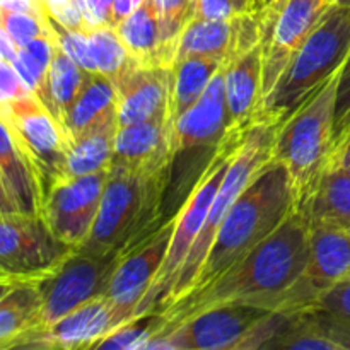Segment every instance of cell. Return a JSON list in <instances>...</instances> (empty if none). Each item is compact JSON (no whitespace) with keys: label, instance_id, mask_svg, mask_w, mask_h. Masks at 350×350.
I'll return each mask as SVG.
<instances>
[{"label":"cell","instance_id":"cell-1","mask_svg":"<svg viewBox=\"0 0 350 350\" xmlns=\"http://www.w3.org/2000/svg\"><path fill=\"white\" fill-rule=\"evenodd\" d=\"M308 253L310 221L297 208L231 269L161 311L166 323L156 337L219 304L255 303L273 311H291V293L306 272Z\"/></svg>","mask_w":350,"mask_h":350},{"label":"cell","instance_id":"cell-2","mask_svg":"<svg viewBox=\"0 0 350 350\" xmlns=\"http://www.w3.org/2000/svg\"><path fill=\"white\" fill-rule=\"evenodd\" d=\"M296 211L297 193L291 173L272 157L229 208L190 293L231 269Z\"/></svg>","mask_w":350,"mask_h":350},{"label":"cell","instance_id":"cell-3","mask_svg":"<svg viewBox=\"0 0 350 350\" xmlns=\"http://www.w3.org/2000/svg\"><path fill=\"white\" fill-rule=\"evenodd\" d=\"M226 108V65L215 74L200 101L176 122L167 164L159 228L178 217L208 167L231 137Z\"/></svg>","mask_w":350,"mask_h":350},{"label":"cell","instance_id":"cell-4","mask_svg":"<svg viewBox=\"0 0 350 350\" xmlns=\"http://www.w3.org/2000/svg\"><path fill=\"white\" fill-rule=\"evenodd\" d=\"M349 55L350 5L328 3L303 46L296 51L272 91L263 98L258 122L280 129L342 70Z\"/></svg>","mask_w":350,"mask_h":350},{"label":"cell","instance_id":"cell-5","mask_svg":"<svg viewBox=\"0 0 350 350\" xmlns=\"http://www.w3.org/2000/svg\"><path fill=\"white\" fill-rule=\"evenodd\" d=\"M167 171L137 174L109 167L91 234L79 252L115 256L159 229Z\"/></svg>","mask_w":350,"mask_h":350},{"label":"cell","instance_id":"cell-6","mask_svg":"<svg viewBox=\"0 0 350 350\" xmlns=\"http://www.w3.org/2000/svg\"><path fill=\"white\" fill-rule=\"evenodd\" d=\"M338 72L310 101L304 103L279 129L273 159L280 161L293 178L297 205L323 171L334 144Z\"/></svg>","mask_w":350,"mask_h":350},{"label":"cell","instance_id":"cell-7","mask_svg":"<svg viewBox=\"0 0 350 350\" xmlns=\"http://www.w3.org/2000/svg\"><path fill=\"white\" fill-rule=\"evenodd\" d=\"M277 132H279V126L265 122L255 123L248 130L245 140L241 142L239 149L236 150L234 159L229 166L228 174H226L214 202H212V207L208 211L207 219H205L204 228H202L197 241L193 243L183 267H181L180 275H178L176 284L171 291L170 299H167L164 310L170 308L173 303H176L178 299L187 296L191 291L229 208L232 207L239 193L248 187L250 181L255 178L260 167L273 157V144H275Z\"/></svg>","mask_w":350,"mask_h":350},{"label":"cell","instance_id":"cell-8","mask_svg":"<svg viewBox=\"0 0 350 350\" xmlns=\"http://www.w3.org/2000/svg\"><path fill=\"white\" fill-rule=\"evenodd\" d=\"M246 135L231 137V140L219 152V156L215 157L212 166L208 167L205 176L202 178L198 187L195 188L191 197L188 198L185 207L178 214L166 260H164L149 294L144 299L142 306L137 311V317L152 313V311L154 313H161L164 310L167 299H170L171 291H173L174 284H176L178 275H180L181 267H183L191 246L197 241L198 234H200L202 228H204V222L207 219L208 211H211L212 202H214L215 195H217L219 188H221L222 181H224L226 174H228L229 166H231L232 159H234L236 150L239 149Z\"/></svg>","mask_w":350,"mask_h":350},{"label":"cell","instance_id":"cell-9","mask_svg":"<svg viewBox=\"0 0 350 350\" xmlns=\"http://www.w3.org/2000/svg\"><path fill=\"white\" fill-rule=\"evenodd\" d=\"M0 282H38L75 252L57 238L43 215L0 211Z\"/></svg>","mask_w":350,"mask_h":350},{"label":"cell","instance_id":"cell-10","mask_svg":"<svg viewBox=\"0 0 350 350\" xmlns=\"http://www.w3.org/2000/svg\"><path fill=\"white\" fill-rule=\"evenodd\" d=\"M2 126L31 161L44 191L67 178L68 137L34 94L2 101Z\"/></svg>","mask_w":350,"mask_h":350},{"label":"cell","instance_id":"cell-11","mask_svg":"<svg viewBox=\"0 0 350 350\" xmlns=\"http://www.w3.org/2000/svg\"><path fill=\"white\" fill-rule=\"evenodd\" d=\"M270 311L255 303L212 306L152 338L146 350H238L246 334Z\"/></svg>","mask_w":350,"mask_h":350},{"label":"cell","instance_id":"cell-12","mask_svg":"<svg viewBox=\"0 0 350 350\" xmlns=\"http://www.w3.org/2000/svg\"><path fill=\"white\" fill-rule=\"evenodd\" d=\"M328 3V0H275L260 10L263 98L272 91L296 51L303 46Z\"/></svg>","mask_w":350,"mask_h":350},{"label":"cell","instance_id":"cell-13","mask_svg":"<svg viewBox=\"0 0 350 350\" xmlns=\"http://www.w3.org/2000/svg\"><path fill=\"white\" fill-rule=\"evenodd\" d=\"M120 256H98L75 250L53 273L38 280L43 296L40 327L55 323L88 301L105 296Z\"/></svg>","mask_w":350,"mask_h":350},{"label":"cell","instance_id":"cell-14","mask_svg":"<svg viewBox=\"0 0 350 350\" xmlns=\"http://www.w3.org/2000/svg\"><path fill=\"white\" fill-rule=\"evenodd\" d=\"M176 219L161 226L154 234L122 253L109 280L108 297L113 310V330L137 318L170 250Z\"/></svg>","mask_w":350,"mask_h":350},{"label":"cell","instance_id":"cell-15","mask_svg":"<svg viewBox=\"0 0 350 350\" xmlns=\"http://www.w3.org/2000/svg\"><path fill=\"white\" fill-rule=\"evenodd\" d=\"M106 178L108 171L64 178L43 193L41 215L57 238L75 250L81 248L91 234Z\"/></svg>","mask_w":350,"mask_h":350},{"label":"cell","instance_id":"cell-16","mask_svg":"<svg viewBox=\"0 0 350 350\" xmlns=\"http://www.w3.org/2000/svg\"><path fill=\"white\" fill-rule=\"evenodd\" d=\"M113 330V310L108 297L99 296L70 311L55 323L21 335L10 349L85 350L96 349Z\"/></svg>","mask_w":350,"mask_h":350},{"label":"cell","instance_id":"cell-17","mask_svg":"<svg viewBox=\"0 0 350 350\" xmlns=\"http://www.w3.org/2000/svg\"><path fill=\"white\" fill-rule=\"evenodd\" d=\"M260 10L229 21L193 17L180 34L176 60L187 57H207L229 64L260 43L262 38Z\"/></svg>","mask_w":350,"mask_h":350},{"label":"cell","instance_id":"cell-18","mask_svg":"<svg viewBox=\"0 0 350 350\" xmlns=\"http://www.w3.org/2000/svg\"><path fill=\"white\" fill-rule=\"evenodd\" d=\"M115 85L118 94L120 126L137 125L167 116L171 98V67L133 65L118 81H115Z\"/></svg>","mask_w":350,"mask_h":350},{"label":"cell","instance_id":"cell-19","mask_svg":"<svg viewBox=\"0 0 350 350\" xmlns=\"http://www.w3.org/2000/svg\"><path fill=\"white\" fill-rule=\"evenodd\" d=\"M173 132L167 116L137 125L120 126L111 167L137 174L167 171Z\"/></svg>","mask_w":350,"mask_h":350},{"label":"cell","instance_id":"cell-20","mask_svg":"<svg viewBox=\"0 0 350 350\" xmlns=\"http://www.w3.org/2000/svg\"><path fill=\"white\" fill-rule=\"evenodd\" d=\"M263 101V57L260 43L226 64V108L229 130L246 135L258 122Z\"/></svg>","mask_w":350,"mask_h":350},{"label":"cell","instance_id":"cell-21","mask_svg":"<svg viewBox=\"0 0 350 350\" xmlns=\"http://www.w3.org/2000/svg\"><path fill=\"white\" fill-rule=\"evenodd\" d=\"M347 277H350V229L310 222V253L301 284L318 301L325 291Z\"/></svg>","mask_w":350,"mask_h":350},{"label":"cell","instance_id":"cell-22","mask_svg":"<svg viewBox=\"0 0 350 350\" xmlns=\"http://www.w3.org/2000/svg\"><path fill=\"white\" fill-rule=\"evenodd\" d=\"M41 190L36 170L5 126L0 144V211L41 215Z\"/></svg>","mask_w":350,"mask_h":350},{"label":"cell","instance_id":"cell-23","mask_svg":"<svg viewBox=\"0 0 350 350\" xmlns=\"http://www.w3.org/2000/svg\"><path fill=\"white\" fill-rule=\"evenodd\" d=\"M115 122H118L115 82L99 72H88L81 91L65 116L64 129L68 144Z\"/></svg>","mask_w":350,"mask_h":350},{"label":"cell","instance_id":"cell-24","mask_svg":"<svg viewBox=\"0 0 350 350\" xmlns=\"http://www.w3.org/2000/svg\"><path fill=\"white\" fill-rule=\"evenodd\" d=\"M0 284V349L9 350L21 335L41 325L43 296L36 282L16 280Z\"/></svg>","mask_w":350,"mask_h":350},{"label":"cell","instance_id":"cell-25","mask_svg":"<svg viewBox=\"0 0 350 350\" xmlns=\"http://www.w3.org/2000/svg\"><path fill=\"white\" fill-rule=\"evenodd\" d=\"M311 224H337L350 229V170L325 171L297 205Z\"/></svg>","mask_w":350,"mask_h":350},{"label":"cell","instance_id":"cell-26","mask_svg":"<svg viewBox=\"0 0 350 350\" xmlns=\"http://www.w3.org/2000/svg\"><path fill=\"white\" fill-rule=\"evenodd\" d=\"M226 62L207 57H187L171 65V98L167 122L173 126L193 108Z\"/></svg>","mask_w":350,"mask_h":350},{"label":"cell","instance_id":"cell-27","mask_svg":"<svg viewBox=\"0 0 350 350\" xmlns=\"http://www.w3.org/2000/svg\"><path fill=\"white\" fill-rule=\"evenodd\" d=\"M116 33L137 65L170 67L164 57L161 21L154 0H144L135 12L116 26Z\"/></svg>","mask_w":350,"mask_h":350},{"label":"cell","instance_id":"cell-28","mask_svg":"<svg viewBox=\"0 0 350 350\" xmlns=\"http://www.w3.org/2000/svg\"><path fill=\"white\" fill-rule=\"evenodd\" d=\"M85 75H88V70L75 64L74 58L55 43L46 82H44L43 91L36 98L62 126H64L68 108L84 84Z\"/></svg>","mask_w":350,"mask_h":350},{"label":"cell","instance_id":"cell-29","mask_svg":"<svg viewBox=\"0 0 350 350\" xmlns=\"http://www.w3.org/2000/svg\"><path fill=\"white\" fill-rule=\"evenodd\" d=\"M118 129L120 123L115 122L105 129L72 140L68 144L67 178L109 171Z\"/></svg>","mask_w":350,"mask_h":350},{"label":"cell","instance_id":"cell-30","mask_svg":"<svg viewBox=\"0 0 350 350\" xmlns=\"http://www.w3.org/2000/svg\"><path fill=\"white\" fill-rule=\"evenodd\" d=\"M89 57L96 72L106 75L113 82L118 81L126 70L137 65L129 50L120 40L116 27L99 26L88 33Z\"/></svg>","mask_w":350,"mask_h":350},{"label":"cell","instance_id":"cell-31","mask_svg":"<svg viewBox=\"0 0 350 350\" xmlns=\"http://www.w3.org/2000/svg\"><path fill=\"white\" fill-rule=\"evenodd\" d=\"M53 48L55 40L51 34H48V36L31 41L26 46L19 48L12 57L5 58L16 68L24 84L34 96L43 91L51 58H53Z\"/></svg>","mask_w":350,"mask_h":350},{"label":"cell","instance_id":"cell-32","mask_svg":"<svg viewBox=\"0 0 350 350\" xmlns=\"http://www.w3.org/2000/svg\"><path fill=\"white\" fill-rule=\"evenodd\" d=\"M164 323L166 320L163 313H146L109 332L96 349L146 350L147 344L163 330Z\"/></svg>","mask_w":350,"mask_h":350},{"label":"cell","instance_id":"cell-33","mask_svg":"<svg viewBox=\"0 0 350 350\" xmlns=\"http://www.w3.org/2000/svg\"><path fill=\"white\" fill-rule=\"evenodd\" d=\"M161 21L164 57L167 65L176 60V48L185 26L193 19V0H154Z\"/></svg>","mask_w":350,"mask_h":350},{"label":"cell","instance_id":"cell-34","mask_svg":"<svg viewBox=\"0 0 350 350\" xmlns=\"http://www.w3.org/2000/svg\"><path fill=\"white\" fill-rule=\"evenodd\" d=\"M2 21V34L17 48L26 46L38 38L48 36V29L43 19L36 10L31 9H14V7L2 5L0 10Z\"/></svg>","mask_w":350,"mask_h":350},{"label":"cell","instance_id":"cell-35","mask_svg":"<svg viewBox=\"0 0 350 350\" xmlns=\"http://www.w3.org/2000/svg\"><path fill=\"white\" fill-rule=\"evenodd\" d=\"M260 9V0H193V17L198 19L229 21Z\"/></svg>","mask_w":350,"mask_h":350},{"label":"cell","instance_id":"cell-36","mask_svg":"<svg viewBox=\"0 0 350 350\" xmlns=\"http://www.w3.org/2000/svg\"><path fill=\"white\" fill-rule=\"evenodd\" d=\"M347 133H350V55L342 67L338 75L337 103H335V122H334V149L342 142Z\"/></svg>","mask_w":350,"mask_h":350},{"label":"cell","instance_id":"cell-37","mask_svg":"<svg viewBox=\"0 0 350 350\" xmlns=\"http://www.w3.org/2000/svg\"><path fill=\"white\" fill-rule=\"evenodd\" d=\"M311 318L318 330L338 345L340 350H350V318L337 317L328 311L311 308Z\"/></svg>","mask_w":350,"mask_h":350},{"label":"cell","instance_id":"cell-38","mask_svg":"<svg viewBox=\"0 0 350 350\" xmlns=\"http://www.w3.org/2000/svg\"><path fill=\"white\" fill-rule=\"evenodd\" d=\"M314 308L337 317L350 318V277L332 286L318 297Z\"/></svg>","mask_w":350,"mask_h":350},{"label":"cell","instance_id":"cell-39","mask_svg":"<svg viewBox=\"0 0 350 350\" xmlns=\"http://www.w3.org/2000/svg\"><path fill=\"white\" fill-rule=\"evenodd\" d=\"M0 68H2V101L29 94L31 91L27 89V85L24 84V81L21 79V75L17 74L16 68L10 65L9 60L2 58ZM31 94H33V92H31Z\"/></svg>","mask_w":350,"mask_h":350},{"label":"cell","instance_id":"cell-40","mask_svg":"<svg viewBox=\"0 0 350 350\" xmlns=\"http://www.w3.org/2000/svg\"><path fill=\"white\" fill-rule=\"evenodd\" d=\"M334 170H350V133L338 146L330 150L321 173Z\"/></svg>","mask_w":350,"mask_h":350},{"label":"cell","instance_id":"cell-41","mask_svg":"<svg viewBox=\"0 0 350 350\" xmlns=\"http://www.w3.org/2000/svg\"><path fill=\"white\" fill-rule=\"evenodd\" d=\"M144 3V0H115L113 3V26H118L123 19L130 16L132 12H135L140 5Z\"/></svg>","mask_w":350,"mask_h":350},{"label":"cell","instance_id":"cell-42","mask_svg":"<svg viewBox=\"0 0 350 350\" xmlns=\"http://www.w3.org/2000/svg\"><path fill=\"white\" fill-rule=\"evenodd\" d=\"M330 3H340V5H350V0H330Z\"/></svg>","mask_w":350,"mask_h":350},{"label":"cell","instance_id":"cell-43","mask_svg":"<svg viewBox=\"0 0 350 350\" xmlns=\"http://www.w3.org/2000/svg\"><path fill=\"white\" fill-rule=\"evenodd\" d=\"M260 2H262V9H263V7L270 5V3H273V2H275V0H260Z\"/></svg>","mask_w":350,"mask_h":350},{"label":"cell","instance_id":"cell-44","mask_svg":"<svg viewBox=\"0 0 350 350\" xmlns=\"http://www.w3.org/2000/svg\"><path fill=\"white\" fill-rule=\"evenodd\" d=\"M347 135H349V133H347ZM347 135H345V137H347ZM345 137H344V139H345ZM344 139H342V140H344ZM337 146H338V144H337Z\"/></svg>","mask_w":350,"mask_h":350},{"label":"cell","instance_id":"cell-45","mask_svg":"<svg viewBox=\"0 0 350 350\" xmlns=\"http://www.w3.org/2000/svg\"><path fill=\"white\" fill-rule=\"evenodd\" d=\"M328 2H330V0H328Z\"/></svg>","mask_w":350,"mask_h":350}]
</instances>
